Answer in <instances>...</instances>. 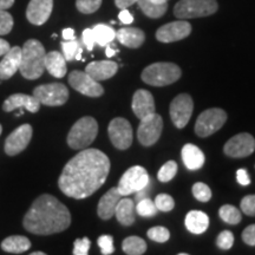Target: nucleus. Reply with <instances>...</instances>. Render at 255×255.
Returning a JSON list of instances; mask_svg holds the SVG:
<instances>
[{"instance_id":"f257e3e1","label":"nucleus","mask_w":255,"mask_h":255,"mask_svg":"<svg viewBox=\"0 0 255 255\" xmlns=\"http://www.w3.org/2000/svg\"><path fill=\"white\" fill-rule=\"evenodd\" d=\"M109 171L110 159L103 151L83 149L64 167L58 187L66 196L87 199L103 186Z\"/></svg>"},{"instance_id":"f03ea898","label":"nucleus","mask_w":255,"mask_h":255,"mask_svg":"<svg viewBox=\"0 0 255 255\" xmlns=\"http://www.w3.org/2000/svg\"><path fill=\"white\" fill-rule=\"evenodd\" d=\"M71 223L69 209L55 196L44 194L34 200L25 215L24 228L32 234L51 235L64 232Z\"/></svg>"},{"instance_id":"7ed1b4c3","label":"nucleus","mask_w":255,"mask_h":255,"mask_svg":"<svg viewBox=\"0 0 255 255\" xmlns=\"http://www.w3.org/2000/svg\"><path fill=\"white\" fill-rule=\"evenodd\" d=\"M45 49L43 44L36 39H30L21 47L20 71L24 78L33 79L39 78L45 71Z\"/></svg>"},{"instance_id":"20e7f679","label":"nucleus","mask_w":255,"mask_h":255,"mask_svg":"<svg viewBox=\"0 0 255 255\" xmlns=\"http://www.w3.org/2000/svg\"><path fill=\"white\" fill-rule=\"evenodd\" d=\"M182 75L180 66L174 63H154L142 72V81L151 87H167L178 81Z\"/></svg>"},{"instance_id":"39448f33","label":"nucleus","mask_w":255,"mask_h":255,"mask_svg":"<svg viewBox=\"0 0 255 255\" xmlns=\"http://www.w3.org/2000/svg\"><path fill=\"white\" fill-rule=\"evenodd\" d=\"M98 133V124L94 117L85 116L73 124L68 135V144L75 150H82L95 141Z\"/></svg>"},{"instance_id":"423d86ee","label":"nucleus","mask_w":255,"mask_h":255,"mask_svg":"<svg viewBox=\"0 0 255 255\" xmlns=\"http://www.w3.org/2000/svg\"><path fill=\"white\" fill-rule=\"evenodd\" d=\"M216 0H180L174 7V14L178 19L208 17L218 11Z\"/></svg>"},{"instance_id":"0eeeda50","label":"nucleus","mask_w":255,"mask_h":255,"mask_svg":"<svg viewBox=\"0 0 255 255\" xmlns=\"http://www.w3.org/2000/svg\"><path fill=\"white\" fill-rule=\"evenodd\" d=\"M148 184V171L143 167H139V165H133L122 175L117 189H119L121 195L127 196L130 195V194L138 193L139 190L144 189Z\"/></svg>"},{"instance_id":"6e6552de","label":"nucleus","mask_w":255,"mask_h":255,"mask_svg":"<svg viewBox=\"0 0 255 255\" xmlns=\"http://www.w3.org/2000/svg\"><path fill=\"white\" fill-rule=\"evenodd\" d=\"M226 121H227V114L219 108H213V109L203 111L196 120V135L199 137H208L213 135L221 129Z\"/></svg>"},{"instance_id":"1a4fd4ad","label":"nucleus","mask_w":255,"mask_h":255,"mask_svg":"<svg viewBox=\"0 0 255 255\" xmlns=\"http://www.w3.org/2000/svg\"><path fill=\"white\" fill-rule=\"evenodd\" d=\"M33 96L40 102V104L47 107H60L68 101L69 90L62 83H51L37 87L33 90Z\"/></svg>"},{"instance_id":"9d476101","label":"nucleus","mask_w":255,"mask_h":255,"mask_svg":"<svg viewBox=\"0 0 255 255\" xmlns=\"http://www.w3.org/2000/svg\"><path fill=\"white\" fill-rule=\"evenodd\" d=\"M162 129H163L162 117L154 113L141 119V123L137 130V138L142 145L150 146L158 141Z\"/></svg>"},{"instance_id":"9b49d317","label":"nucleus","mask_w":255,"mask_h":255,"mask_svg":"<svg viewBox=\"0 0 255 255\" xmlns=\"http://www.w3.org/2000/svg\"><path fill=\"white\" fill-rule=\"evenodd\" d=\"M110 141L115 148L120 150H126L132 143V128L129 121L122 117L114 119L108 128Z\"/></svg>"},{"instance_id":"f8f14e48","label":"nucleus","mask_w":255,"mask_h":255,"mask_svg":"<svg viewBox=\"0 0 255 255\" xmlns=\"http://www.w3.org/2000/svg\"><path fill=\"white\" fill-rule=\"evenodd\" d=\"M194 109V102L188 94H181L174 98L170 103V119L174 126L182 129L189 122Z\"/></svg>"},{"instance_id":"ddd939ff","label":"nucleus","mask_w":255,"mask_h":255,"mask_svg":"<svg viewBox=\"0 0 255 255\" xmlns=\"http://www.w3.org/2000/svg\"><path fill=\"white\" fill-rule=\"evenodd\" d=\"M69 83L75 90L89 97H101L104 94L103 87L85 71H72L69 75Z\"/></svg>"},{"instance_id":"4468645a","label":"nucleus","mask_w":255,"mask_h":255,"mask_svg":"<svg viewBox=\"0 0 255 255\" xmlns=\"http://www.w3.org/2000/svg\"><path fill=\"white\" fill-rule=\"evenodd\" d=\"M255 150V138L251 133L242 132L233 136L225 144L223 151L229 157L241 158L250 156Z\"/></svg>"},{"instance_id":"2eb2a0df","label":"nucleus","mask_w":255,"mask_h":255,"mask_svg":"<svg viewBox=\"0 0 255 255\" xmlns=\"http://www.w3.org/2000/svg\"><path fill=\"white\" fill-rule=\"evenodd\" d=\"M191 33V25L183 19L161 26L156 32V39L161 43H174L182 40Z\"/></svg>"},{"instance_id":"dca6fc26","label":"nucleus","mask_w":255,"mask_h":255,"mask_svg":"<svg viewBox=\"0 0 255 255\" xmlns=\"http://www.w3.org/2000/svg\"><path fill=\"white\" fill-rule=\"evenodd\" d=\"M32 138V127L23 124L8 135L5 141V152L8 156H15L25 150Z\"/></svg>"},{"instance_id":"f3484780","label":"nucleus","mask_w":255,"mask_h":255,"mask_svg":"<svg viewBox=\"0 0 255 255\" xmlns=\"http://www.w3.org/2000/svg\"><path fill=\"white\" fill-rule=\"evenodd\" d=\"M53 0H31L26 8V18L31 24L43 25L50 18Z\"/></svg>"},{"instance_id":"a211bd4d","label":"nucleus","mask_w":255,"mask_h":255,"mask_svg":"<svg viewBox=\"0 0 255 255\" xmlns=\"http://www.w3.org/2000/svg\"><path fill=\"white\" fill-rule=\"evenodd\" d=\"M40 102L34 96H28L24 94H14L9 96L2 104V109L6 113L14 111L18 109H25L30 113L34 114L39 110Z\"/></svg>"},{"instance_id":"6ab92c4d","label":"nucleus","mask_w":255,"mask_h":255,"mask_svg":"<svg viewBox=\"0 0 255 255\" xmlns=\"http://www.w3.org/2000/svg\"><path fill=\"white\" fill-rule=\"evenodd\" d=\"M132 111L139 120L155 113V101L148 90L139 89L133 94Z\"/></svg>"},{"instance_id":"aec40b11","label":"nucleus","mask_w":255,"mask_h":255,"mask_svg":"<svg viewBox=\"0 0 255 255\" xmlns=\"http://www.w3.org/2000/svg\"><path fill=\"white\" fill-rule=\"evenodd\" d=\"M21 60V49L19 46L11 47L0 62V79H8L19 71Z\"/></svg>"},{"instance_id":"412c9836","label":"nucleus","mask_w":255,"mask_h":255,"mask_svg":"<svg viewBox=\"0 0 255 255\" xmlns=\"http://www.w3.org/2000/svg\"><path fill=\"white\" fill-rule=\"evenodd\" d=\"M119 65L113 60H98L91 62L85 68V72L90 75L95 81H107L116 75Z\"/></svg>"},{"instance_id":"4be33fe9","label":"nucleus","mask_w":255,"mask_h":255,"mask_svg":"<svg viewBox=\"0 0 255 255\" xmlns=\"http://www.w3.org/2000/svg\"><path fill=\"white\" fill-rule=\"evenodd\" d=\"M121 196L122 195L120 194L117 187H114L101 197L100 202H98L97 213L102 220H109L113 218L115 215L117 203L121 200Z\"/></svg>"},{"instance_id":"5701e85b","label":"nucleus","mask_w":255,"mask_h":255,"mask_svg":"<svg viewBox=\"0 0 255 255\" xmlns=\"http://www.w3.org/2000/svg\"><path fill=\"white\" fill-rule=\"evenodd\" d=\"M116 38L122 45L129 49H137L144 43L145 34L141 28L123 27L116 32Z\"/></svg>"},{"instance_id":"b1692460","label":"nucleus","mask_w":255,"mask_h":255,"mask_svg":"<svg viewBox=\"0 0 255 255\" xmlns=\"http://www.w3.org/2000/svg\"><path fill=\"white\" fill-rule=\"evenodd\" d=\"M45 70L56 78H63L66 75V59L58 51H51L45 56Z\"/></svg>"},{"instance_id":"393cba45","label":"nucleus","mask_w":255,"mask_h":255,"mask_svg":"<svg viewBox=\"0 0 255 255\" xmlns=\"http://www.w3.org/2000/svg\"><path fill=\"white\" fill-rule=\"evenodd\" d=\"M183 163L189 170H197L205 164V154L199 146L194 144H186L181 151Z\"/></svg>"},{"instance_id":"a878e982","label":"nucleus","mask_w":255,"mask_h":255,"mask_svg":"<svg viewBox=\"0 0 255 255\" xmlns=\"http://www.w3.org/2000/svg\"><path fill=\"white\" fill-rule=\"evenodd\" d=\"M186 227L194 234H202L209 226V218L200 210H191L186 216Z\"/></svg>"},{"instance_id":"bb28decb","label":"nucleus","mask_w":255,"mask_h":255,"mask_svg":"<svg viewBox=\"0 0 255 255\" xmlns=\"http://www.w3.org/2000/svg\"><path fill=\"white\" fill-rule=\"evenodd\" d=\"M119 222L122 223L123 226H131L135 222V205L133 201L130 199L120 200L115 210Z\"/></svg>"},{"instance_id":"cd10ccee","label":"nucleus","mask_w":255,"mask_h":255,"mask_svg":"<svg viewBox=\"0 0 255 255\" xmlns=\"http://www.w3.org/2000/svg\"><path fill=\"white\" fill-rule=\"evenodd\" d=\"M137 4L146 17L149 18H161L168 9L167 0H138Z\"/></svg>"},{"instance_id":"c85d7f7f","label":"nucleus","mask_w":255,"mask_h":255,"mask_svg":"<svg viewBox=\"0 0 255 255\" xmlns=\"http://www.w3.org/2000/svg\"><path fill=\"white\" fill-rule=\"evenodd\" d=\"M31 242L23 235H12L1 242V250L7 253L21 254L30 250Z\"/></svg>"},{"instance_id":"c756f323","label":"nucleus","mask_w":255,"mask_h":255,"mask_svg":"<svg viewBox=\"0 0 255 255\" xmlns=\"http://www.w3.org/2000/svg\"><path fill=\"white\" fill-rule=\"evenodd\" d=\"M95 34L96 44L100 46H107L116 38V31L111 26H108L105 24H98L92 27Z\"/></svg>"},{"instance_id":"7c9ffc66","label":"nucleus","mask_w":255,"mask_h":255,"mask_svg":"<svg viewBox=\"0 0 255 255\" xmlns=\"http://www.w3.org/2000/svg\"><path fill=\"white\" fill-rule=\"evenodd\" d=\"M123 252L129 255H141L146 251V244L143 239L138 237H129L122 244Z\"/></svg>"},{"instance_id":"2f4dec72","label":"nucleus","mask_w":255,"mask_h":255,"mask_svg":"<svg viewBox=\"0 0 255 255\" xmlns=\"http://www.w3.org/2000/svg\"><path fill=\"white\" fill-rule=\"evenodd\" d=\"M63 56L65 57L66 60H81L83 49L79 45V43L76 39L73 40H64L62 43Z\"/></svg>"},{"instance_id":"473e14b6","label":"nucleus","mask_w":255,"mask_h":255,"mask_svg":"<svg viewBox=\"0 0 255 255\" xmlns=\"http://www.w3.org/2000/svg\"><path fill=\"white\" fill-rule=\"evenodd\" d=\"M219 214L222 221L229 223V225H238V223L241 222L242 220L240 210H239L237 207L232 205L222 206L219 210Z\"/></svg>"},{"instance_id":"72a5a7b5","label":"nucleus","mask_w":255,"mask_h":255,"mask_svg":"<svg viewBox=\"0 0 255 255\" xmlns=\"http://www.w3.org/2000/svg\"><path fill=\"white\" fill-rule=\"evenodd\" d=\"M136 212L141 216H144V218H151V216H155L157 214L158 209L156 208L154 201L148 199V197H143L137 203Z\"/></svg>"},{"instance_id":"f704fd0d","label":"nucleus","mask_w":255,"mask_h":255,"mask_svg":"<svg viewBox=\"0 0 255 255\" xmlns=\"http://www.w3.org/2000/svg\"><path fill=\"white\" fill-rule=\"evenodd\" d=\"M177 173V163L175 161H168L159 169L157 178L159 182H169L175 177Z\"/></svg>"},{"instance_id":"c9c22d12","label":"nucleus","mask_w":255,"mask_h":255,"mask_svg":"<svg viewBox=\"0 0 255 255\" xmlns=\"http://www.w3.org/2000/svg\"><path fill=\"white\" fill-rule=\"evenodd\" d=\"M102 0H77L76 7L84 14H90L101 7Z\"/></svg>"},{"instance_id":"e433bc0d","label":"nucleus","mask_w":255,"mask_h":255,"mask_svg":"<svg viewBox=\"0 0 255 255\" xmlns=\"http://www.w3.org/2000/svg\"><path fill=\"white\" fill-rule=\"evenodd\" d=\"M193 194L200 202H208L212 199V190L206 183L197 182L193 186Z\"/></svg>"},{"instance_id":"4c0bfd02","label":"nucleus","mask_w":255,"mask_h":255,"mask_svg":"<svg viewBox=\"0 0 255 255\" xmlns=\"http://www.w3.org/2000/svg\"><path fill=\"white\" fill-rule=\"evenodd\" d=\"M156 208L161 212H171L175 207V201L168 194H159L155 199Z\"/></svg>"},{"instance_id":"58836bf2","label":"nucleus","mask_w":255,"mask_h":255,"mask_svg":"<svg viewBox=\"0 0 255 255\" xmlns=\"http://www.w3.org/2000/svg\"><path fill=\"white\" fill-rule=\"evenodd\" d=\"M146 234H148V238L150 240L156 242H165L170 238V233L167 228L162 227V226H156V227L150 228Z\"/></svg>"},{"instance_id":"ea45409f","label":"nucleus","mask_w":255,"mask_h":255,"mask_svg":"<svg viewBox=\"0 0 255 255\" xmlns=\"http://www.w3.org/2000/svg\"><path fill=\"white\" fill-rule=\"evenodd\" d=\"M13 27V18L6 12V9H0V36H4L11 32Z\"/></svg>"},{"instance_id":"a19ab883","label":"nucleus","mask_w":255,"mask_h":255,"mask_svg":"<svg viewBox=\"0 0 255 255\" xmlns=\"http://www.w3.org/2000/svg\"><path fill=\"white\" fill-rule=\"evenodd\" d=\"M233 244H234V235L229 231H223L222 233H220L218 239H216V245L221 250H229V248H232Z\"/></svg>"},{"instance_id":"79ce46f5","label":"nucleus","mask_w":255,"mask_h":255,"mask_svg":"<svg viewBox=\"0 0 255 255\" xmlns=\"http://www.w3.org/2000/svg\"><path fill=\"white\" fill-rule=\"evenodd\" d=\"M97 244L101 248L102 254L109 255V254L114 253V251H115L114 239L111 235H102V237L98 238Z\"/></svg>"},{"instance_id":"37998d69","label":"nucleus","mask_w":255,"mask_h":255,"mask_svg":"<svg viewBox=\"0 0 255 255\" xmlns=\"http://www.w3.org/2000/svg\"><path fill=\"white\" fill-rule=\"evenodd\" d=\"M91 241L88 238L77 239L73 244V254L75 255H88L90 250Z\"/></svg>"},{"instance_id":"c03bdc74","label":"nucleus","mask_w":255,"mask_h":255,"mask_svg":"<svg viewBox=\"0 0 255 255\" xmlns=\"http://www.w3.org/2000/svg\"><path fill=\"white\" fill-rule=\"evenodd\" d=\"M241 210L248 216H255V195H248L242 199Z\"/></svg>"},{"instance_id":"a18cd8bd","label":"nucleus","mask_w":255,"mask_h":255,"mask_svg":"<svg viewBox=\"0 0 255 255\" xmlns=\"http://www.w3.org/2000/svg\"><path fill=\"white\" fill-rule=\"evenodd\" d=\"M82 38H83V43H84V45L87 46V49L89 51L94 49L96 40H95V34H94V31H92V28H85V30L83 31Z\"/></svg>"},{"instance_id":"49530a36","label":"nucleus","mask_w":255,"mask_h":255,"mask_svg":"<svg viewBox=\"0 0 255 255\" xmlns=\"http://www.w3.org/2000/svg\"><path fill=\"white\" fill-rule=\"evenodd\" d=\"M242 240L250 246H255V225H251L242 232Z\"/></svg>"},{"instance_id":"de8ad7c7","label":"nucleus","mask_w":255,"mask_h":255,"mask_svg":"<svg viewBox=\"0 0 255 255\" xmlns=\"http://www.w3.org/2000/svg\"><path fill=\"white\" fill-rule=\"evenodd\" d=\"M237 180L241 186H248L251 183L250 175H248L246 169H239L237 171Z\"/></svg>"},{"instance_id":"09e8293b","label":"nucleus","mask_w":255,"mask_h":255,"mask_svg":"<svg viewBox=\"0 0 255 255\" xmlns=\"http://www.w3.org/2000/svg\"><path fill=\"white\" fill-rule=\"evenodd\" d=\"M119 19H120L121 21H122L123 24H126V25L131 24L132 21H133V17H132V14L130 13V12L128 11L127 8L121 9V12H120V14H119Z\"/></svg>"},{"instance_id":"8fccbe9b","label":"nucleus","mask_w":255,"mask_h":255,"mask_svg":"<svg viewBox=\"0 0 255 255\" xmlns=\"http://www.w3.org/2000/svg\"><path fill=\"white\" fill-rule=\"evenodd\" d=\"M138 1V0H115V4L121 9L123 8H128L129 6H131L135 4V2Z\"/></svg>"},{"instance_id":"3c124183","label":"nucleus","mask_w":255,"mask_h":255,"mask_svg":"<svg viewBox=\"0 0 255 255\" xmlns=\"http://www.w3.org/2000/svg\"><path fill=\"white\" fill-rule=\"evenodd\" d=\"M63 38H64V40L76 39L75 31H73V28H64V30H63Z\"/></svg>"},{"instance_id":"603ef678","label":"nucleus","mask_w":255,"mask_h":255,"mask_svg":"<svg viewBox=\"0 0 255 255\" xmlns=\"http://www.w3.org/2000/svg\"><path fill=\"white\" fill-rule=\"evenodd\" d=\"M9 49H11V47H9L8 41H6L5 39H1V38H0V56H4Z\"/></svg>"},{"instance_id":"864d4df0","label":"nucleus","mask_w":255,"mask_h":255,"mask_svg":"<svg viewBox=\"0 0 255 255\" xmlns=\"http://www.w3.org/2000/svg\"><path fill=\"white\" fill-rule=\"evenodd\" d=\"M14 4V0H0V9H7L12 7Z\"/></svg>"},{"instance_id":"5fc2aeb1","label":"nucleus","mask_w":255,"mask_h":255,"mask_svg":"<svg viewBox=\"0 0 255 255\" xmlns=\"http://www.w3.org/2000/svg\"><path fill=\"white\" fill-rule=\"evenodd\" d=\"M117 53V49H113V47L109 45H107V50H105V55H107L108 58H111V57H114L115 55Z\"/></svg>"},{"instance_id":"6e6d98bb","label":"nucleus","mask_w":255,"mask_h":255,"mask_svg":"<svg viewBox=\"0 0 255 255\" xmlns=\"http://www.w3.org/2000/svg\"><path fill=\"white\" fill-rule=\"evenodd\" d=\"M45 253H43V252H34V253H32V255H44Z\"/></svg>"},{"instance_id":"4d7b16f0","label":"nucleus","mask_w":255,"mask_h":255,"mask_svg":"<svg viewBox=\"0 0 255 255\" xmlns=\"http://www.w3.org/2000/svg\"><path fill=\"white\" fill-rule=\"evenodd\" d=\"M1 131H2V128H1V126H0V135H1Z\"/></svg>"},{"instance_id":"13d9d810","label":"nucleus","mask_w":255,"mask_h":255,"mask_svg":"<svg viewBox=\"0 0 255 255\" xmlns=\"http://www.w3.org/2000/svg\"><path fill=\"white\" fill-rule=\"evenodd\" d=\"M167 1H168V0H167Z\"/></svg>"}]
</instances>
